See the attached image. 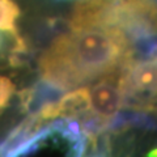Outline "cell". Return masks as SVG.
<instances>
[{
	"label": "cell",
	"mask_w": 157,
	"mask_h": 157,
	"mask_svg": "<svg viewBox=\"0 0 157 157\" xmlns=\"http://www.w3.org/2000/svg\"><path fill=\"white\" fill-rule=\"evenodd\" d=\"M123 110L157 118V50L132 59L122 71Z\"/></svg>",
	"instance_id": "obj_2"
},
{
	"label": "cell",
	"mask_w": 157,
	"mask_h": 157,
	"mask_svg": "<svg viewBox=\"0 0 157 157\" xmlns=\"http://www.w3.org/2000/svg\"><path fill=\"white\" fill-rule=\"evenodd\" d=\"M86 111H90L89 88L78 86L68 92L66 96L60 97L59 100L45 104L37 111V114L42 121L46 122L54 121L56 118H77Z\"/></svg>",
	"instance_id": "obj_5"
},
{
	"label": "cell",
	"mask_w": 157,
	"mask_h": 157,
	"mask_svg": "<svg viewBox=\"0 0 157 157\" xmlns=\"http://www.w3.org/2000/svg\"><path fill=\"white\" fill-rule=\"evenodd\" d=\"M14 84L7 76H0V110L6 109L14 93Z\"/></svg>",
	"instance_id": "obj_7"
},
{
	"label": "cell",
	"mask_w": 157,
	"mask_h": 157,
	"mask_svg": "<svg viewBox=\"0 0 157 157\" xmlns=\"http://www.w3.org/2000/svg\"><path fill=\"white\" fill-rule=\"evenodd\" d=\"M37 113L29 114L0 140V157H29L52 136L50 123L43 124Z\"/></svg>",
	"instance_id": "obj_3"
},
{
	"label": "cell",
	"mask_w": 157,
	"mask_h": 157,
	"mask_svg": "<svg viewBox=\"0 0 157 157\" xmlns=\"http://www.w3.org/2000/svg\"><path fill=\"white\" fill-rule=\"evenodd\" d=\"M132 39L119 28L72 30L54 39L39 59L41 78L63 90L84 86L122 70L135 58Z\"/></svg>",
	"instance_id": "obj_1"
},
{
	"label": "cell",
	"mask_w": 157,
	"mask_h": 157,
	"mask_svg": "<svg viewBox=\"0 0 157 157\" xmlns=\"http://www.w3.org/2000/svg\"><path fill=\"white\" fill-rule=\"evenodd\" d=\"M145 157H157V147H155V148H152L148 153L145 155Z\"/></svg>",
	"instance_id": "obj_9"
},
{
	"label": "cell",
	"mask_w": 157,
	"mask_h": 157,
	"mask_svg": "<svg viewBox=\"0 0 157 157\" xmlns=\"http://www.w3.org/2000/svg\"><path fill=\"white\" fill-rule=\"evenodd\" d=\"M21 14L18 4L14 0H0V30L20 36L17 30V20Z\"/></svg>",
	"instance_id": "obj_6"
},
{
	"label": "cell",
	"mask_w": 157,
	"mask_h": 157,
	"mask_svg": "<svg viewBox=\"0 0 157 157\" xmlns=\"http://www.w3.org/2000/svg\"><path fill=\"white\" fill-rule=\"evenodd\" d=\"M123 68L97 78V81L89 88L90 111L107 121L109 126L123 107V89H122Z\"/></svg>",
	"instance_id": "obj_4"
},
{
	"label": "cell",
	"mask_w": 157,
	"mask_h": 157,
	"mask_svg": "<svg viewBox=\"0 0 157 157\" xmlns=\"http://www.w3.org/2000/svg\"><path fill=\"white\" fill-rule=\"evenodd\" d=\"M4 51H6V38H4V36L0 34V58L3 56Z\"/></svg>",
	"instance_id": "obj_8"
}]
</instances>
